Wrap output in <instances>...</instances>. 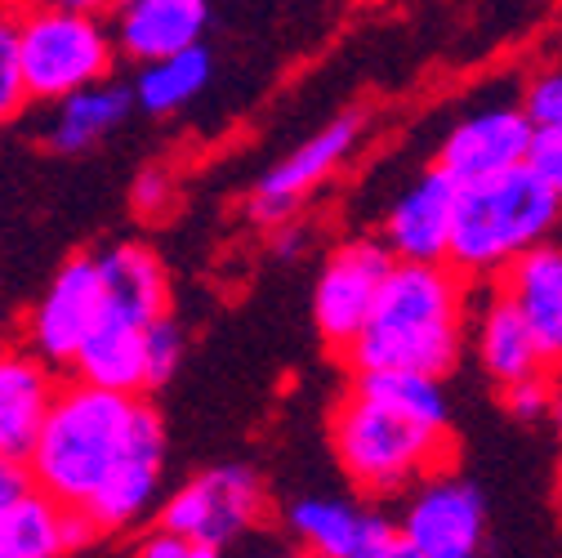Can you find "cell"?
<instances>
[{"mask_svg":"<svg viewBox=\"0 0 562 558\" xmlns=\"http://www.w3.org/2000/svg\"><path fill=\"white\" fill-rule=\"evenodd\" d=\"M166 469L161 415L144 398H116L86 384H63L41 421L27 478L58 510L81 514L94 532L138 523Z\"/></svg>","mask_w":562,"mask_h":558,"instance_id":"6da1fadb","label":"cell"},{"mask_svg":"<svg viewBox=\"0 0 562 558\" xmlns=\"http://www.w3.org/2000/svg\"><path fill=\"white\" fill-rule=\"evenodd\" d=\"M339 469L371 496H397L442 473L451 451V406L442 380L362 371L330 411Z\"/></svg>","mask_w":562,"mask_h":558,"instance_id":"7a4b0ae2","label":"cell"},{"mask_svg":"<svg viewBox=\"0 0 562 558\" xmlns=\"http://www.w3.org/2000/svg\"><path fill=\"white\" fill-rule=\"evenodd\" d=\"M469 331V291L451 264H393L362 335L348 348L353 371H402L442 380Z\"/></svg>","mask_w":562,"mask_h":558,"instance_id":"3957f363","label":"cell"},{"mask_svg":"<svg viewBox=\"0 0 562 558\" xmlns=\"http://www.w3.org/2000/svg\"><path fill=\"white\" fill-rule=\"evenodd\" d=\"M558 220H562V201L527 166L469 183L460 188V201H456L447 264L460 277L505 272L514 259L544 246Z\"/></svg>","mask_w":562,"mask_h":558,"instance_id":"277c9868","label":"cell"},{"mask_svg":"<svg viewBox=\"0 0 562 558\" xmlns=\"http://www.w3.org/2000/svg\"><path fill=\"white\" fill-rule=\"evenodd\" d=\"M19 72L36 103H58L90 86L112 81V27L90 5H36L14 14Z\"/></svg>","mask_w":562,"mask_h":558,"instance_id":"5b68a950","label":"cell"},{"mask_svg":"<svg viewBox=\"0 0 562 558\" xmlns=\"http://www.w3.org/2000/svg\"><path fill=\"white\" fill-rule=\"evenodd\" d=\"M268 510V492L246 465H215L192 473L183 487L161 501V532L188 536L205 549H233L241 545Z\"/></svg>","mask_w":562,"mask_h":558,"instance_id":"8992f818","label":"cell"},{"mask_svg":"<svg viewBox=\"0 0 562 558\" xmlns=\"http://www.w3.org/2000/svg\"><path fill=\"white\" fill-rule=\"evenodd\" d=\"M393 527L419 558H477L486 540V501L469 478L442 469L411 487Z\"/></svg>","mask_w":562,"mask_h":558,"instance_id":"52a82bcc","label":"cell"},{"mask_svg":"<svg viewBox=\"0 0 562 558\" xmlns=\"http://www.w3.org/2000/svg\"><path fill=\"white\" fill-rule=\"evenodd\" d=\"M389 268L393 259L380 242H344L339 250H330V259L317 272V291H313V322L330 348H339V354L353 348V339L362 335L375 309V295L384 287Z\"/></svg>","mask_w":562,"mask_h":558,"instance_id":"ba28073f","label":"cell"},{"mask_svg":"<svg viewBox=\"0 0 562 558\" xmlns=\"http://www.w3.org/2000/svg\"><path fill=\"white\" fill-rule=\"evenodd\" d=\"M103 291H99V272H94V255H77L67 259L54 282L45 287L32 322H27V354L45 367H72V358L81 354V344L103 326Z\"/></svg>","mask_w":562,"mask_h":558,"instance_id":"9c48e42d","label":"cell"},{"mask_svg":"<svg viewBox=\"0 0 562 558\" xmlns=\"http://www.w3.org/2000/svg\"><path fill=\"white\" fill-rule=\"evenodd\" d=\"M358 134H362V112H344L330 125H322L308 144H300L286 161H277L259 179V188L250 197V215L259 224H286L304 205V197L313 188H322L348 161V153L358 148Z\"/></svg>","mask_w":562,"mask_h":558,"instance_id":"30bf717a","label":"cell"},{"mask_svg":"<svg viewBox=\"0 0 562 558\" xmlns=\"http://www.w3.org/2000/svg\"><path fill=\"white\" fill-rule=\"evenodd\" d=\"M286 527L308 558H389L397 549L389 514L344 496H300L286 510Z\"/></svg>","mask_w":562,"mask_h":558,"instance_id":"8fae6325","label":"cell"},{"mask_svg":"<svg viewBox=\"0 0 562 558\" xmlns=\"http://www.w3.org/2000/svg\"><path fill=\"white\" fill-rule=\"evenodd\" d=\"M531 125L518 108H482V112H469L464 121H456V130L442 138V153H438V166L456 188H469V183H482V179H496L505 170H518L527 161V148H531Z\"/></svg>","mask_w":562,"mask_h":558,"instance_id":"7c38bea8","label":"cell"},{"mask_svg":"<svg viewBox=\"0 0 562 558\" xmlns=\"http://www.w3.org/2000/svg\"><path fill=\"white\" fill-rule=\"evenodd\" d=\"M460 188L442 170L415 175L384 215V250L393 264H447Z\"/></svg>","mask_w":562,"mask_h":558,"instance_id":"4fadbf2b","label":"cell"},{"mask_svg":"<svg viewBox=\"0 0 562 558\" xmlns=\"http://www.w3.org/2000/svg\"><path fill=\"white\" fill-rule=\"evenodd\" d=\"M205 23H210L205 0H130L108 27H112L116 54H125L138 67H153L192 45H205L201 41Z\"/></svg>","mask_w":562,"mask_h":558,"instance_id":"5bb4252c","label":"cell"},{"mask_svg":"<svg viewBox=\"0 0 562 558\" xmlns=\"http://www.w3.org/2000/svg\"><path fill=\"white\" fill-rule=\"evenodd\" d=\"M496 291L514 304V313L531 331L544 367L562 371V246L544 242V246L527 250L522 259H514L501 272Z\"/></svg>","mask_w":562,"mask_h":558,"instance_id":"9a60e30c","label":"cell"},{"mask_svg":"<svg viewBox=\"0 0 562 558\" xmlns=\"http://www.w3.org/2000/svg\"><path fill=\"white\" fill-rule=\"evenodd\" d=\"M94 272L103 291V313L112 322L144 331L148 322L170 313V277L148 246H108L103 255H94Z\"/></svg>","mask_w":562,"mask_h":558,"instance_id":"2e32d148","label":"cell"},{"mask_svg":"<svg viewBox=\"0 0 562 558\" xmlns=\"http://www.w3.org/2000/svg\"><path fill=\"white\" fill-rule=\"evenodd\" d=\"M58 384L27 348H0V465H27Z\"/></svg>","mask_w":562,"mask_h":558,"instance_id":"e0dca14e","label":"cell"},{"mask_svg":"<svg viewBox=\"0 0 562 558\" xmlns=\"http://www.w3.org/2000/svg\"><path fill=\"white\" fill-rule=\"evenodd\" d=\"M464 339L473 344L477 367L496 380L501 389L514 384H531V380H549V367L540 358V348L531 339V331L522 326V317L514 313V304L491 287L486 300L473 313V326L464 331Z\"/></svg>","mask_w":562,"mask_h":558,"instance_id":"ac0fdd59","label":"cell"},{"mask_svg":"<svg viewBox=\"0 0 562 558\" xmlns=\"http://www.w3.org/2000/svg\"><path fill=\"white\" fill-rule=\"evenodd\" d=\"M94 536L99 532L81 514L58 510L36 487L10 510H0V558H63L86 549Z\"/></svg>","mask_w":562,"mask_h":558,"instance_id":"d6986e66","label":"cell"},{"mask_svg":"<svg viewBox=\"0 0 562 558\" xmlns=\"http://www.w3.org/2000/svg\"><path fill=\"white\" fill-rule=\"evenodd\" d=\"M77 384L116 393V398H138L148 389L144 371V331L103 317V326L81 344V354L72 358Z\"/></svg>","mask_w":562,"mask_h":558,"instance_id":"ffe728a7","label":"cell"},{"mask_svg":"<svg viewBox=\"0 0 562 558\" xmlns=\"http://www.w3.org/2000/svg\"><path fill=\"white\" fill-rule=\"evenodd\" d=\"M130 108H134V94H130V86H116V81L67 94V99L49 103L45 144L54 153H90L130 116Z\"/></svg>","mask_w":562,"mask_h":558,"instance_id":"44dd1931","label":"cell"},{"mask_svg":"<svg viewBox=\"0 0 562 558\" xmlns=\"http://www.w3.org/2000/svg\"><path fill=\"white\" fill-rule=\"evenodd\" d=\"M215 77V58H210L205 45H192L175 58H161L153 67H138L134 77V103L153 112V116H170V112H183L188 103L201 99V90Z\"/></svg>","mask_w":562,"mask_h":558,"instance_id":"7402d4cb","label":"cell"},{"mask_svg":"<svg viewBox=\"0 0 562 558\" xmlns=\"http://www.w3.org/2000/svg\"><path fill=\"white\" fill-rule=\"evenodd\" d=\"M183 348H188L183 326H179L170 313L144 326V371H148V389H153V384H166V380L179 371Z\"/></svg>","mask_w":562,"mask_h":558,"instance_id":"603a6c76","label":"cell"},{"mask_svg":"<svg viewBox=\"0 0 562 558\" xmlns=\"http://www.w3.org/2000/svg\"><path fill=\"white\" fill-rule=\"evenodd\" d=\"M27 108L23 72H19V41H14V14H0V125H10Z\"/></svg>","mask_w":562,"mask_h":558,"instance_id":"cb8c5ba5","label":"cell"},{"mask_svg":"<svg viewBox=\"0 0 562 558\" xmlns=\"http://www.w3.org/2000/svg\"><path fill=\"white\" fill-rule=\"evenodd\" d=\"M531 130H562V72H540L527 94H522V108Z\"/></svg>","mask_w":562,"mask_h":558,"instance_id":"d4e9b609","label":"cell"},{"mask_svg":"<svg viewBox=\"0 0 562 558\" xmlns=\"http://www.w3.org/2000/svg\"><path fill=\"white\" fill-rule=\"evenodd\" d=\"M522 166L562 201V130H536Z\"/></svg>","mask_w":562,"mask_h":558,"instance_id":"484cf974","label":"cell"},{"mask_svg":"<svg viewBox=\"0 0 562 558\" xmlns=\"http://www.w3.org/2000/svg\"><path fill=\"white\" fill-rule=\"evenodd\" d=\"M549 402H553V380H531V384L505 389V406H509L514 421H522V425L549 421Z\"/></svg>","mask_w":562,"mask_h":558,"instance_id":"4316f807","label":"cell"},{"mask_svg":"<svg viewBox=\"0 0 562 558\" xmlns=\"http://www.w3.org/2000/svg\"><path fill=\"white\" fill-rule=\"evenodd\" d=\"M130 197H134V205L144 215H157V211H166V205L175 201V183H170V175L161 166H153V170H144V175L134 179Z\"/></svg>","mask_w":562,"mask_h":558,"instance_id":"83f0119b","label":"cell"},{"mask_svg":"<svg viewBox=\"0 0 562 558\" xmlns=\"http://www.w3.org/2000/svg\"><path fill=\"white\" fill-rule=\"evenodd\" d=\"M134 558H224V554L205 549V545H196L188 536H175V532H153L144 545H138Z\"/></svg>","mask_w":562,"mask_h":558,"instance_id":"f1b7e54d","label":"cell"},{"mask_svg":"<svg viewBox=\"0 0 562 558\" xmlns=\"http://www.w3.org/2000/svg\"><path fill=\"white\" fill-rule=\"evenodd\" d=\"M32 492L27 465H0V510H10L14 501H23Z\"/></svg>","mask_w":562,"mask_h":558,"instance_id":"f546056e","label":"cell"},{"mask_svg":"<svg viewBox=\"0 0 562 558\" xmlns=\"http://www.w3.org/2000/svg\"><path fill=\"white\" fill-rule=\"evenodd\" d=\"M549 421L558 425V438H562V376L553 380V402H549Z\"/></svg>","mask_w":562,"mask_h":558,"instance_id":"4dcf8cb0","label":"cell"},{"mask_svg":"<svg viewBox=\"0 0 562 558\" xmlns=\"http://www.w3.org/2000/svg\"><path fill=\"white\" fill-rule=\"evenodd\" d=\"M389 558H419V554H411V549H406V545H402V540H397V549H393V554H389Z\"/></svg>","mask_w":562,"mask_h":558,"instance_id":"1f68e13d","label":"cell"},{"mask_svg":"<svg viewBox=\"0 0 562 558\" xmlns=\"http://www.w3.org/2000/svg\"><path fill=\"white\" fill-rule=\"evenodd\" d=\"M250 558H281V554H250Z\"/></svg>","mask_w":562,"mask_h":558,"instance_id":"d6a6232c","label":"cell"},{"mask_svg":"<svg viewBox=\"0 0 562 558\" xmlns=\"http://www.w3.org/2000/svg\"><path fill=\"white\" fill-rule=\"evenodd\" d=\"M558 510H562V492H558Z\"/></svg>","mask_w":562,"mask_h":558,"instance_id":"836d02e7","label":"cell"},{"mask_svg":"<svg viewBox=\"0 0 562 558\" xmlns=\"http://www.w3.org/2000/svg\"><path fill=\"white\" fill-rule=\"evenodd\" d=\"M300 558H308V554H300Z\"/></svg>","mask_w":562,"mask_h":558,"instance_id":"e575fe53","label":"cell"}]
</instances>
